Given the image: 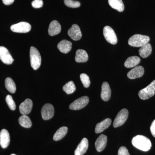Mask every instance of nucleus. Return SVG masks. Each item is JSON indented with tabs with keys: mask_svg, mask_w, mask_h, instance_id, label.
I'll list each match as a JSON object with an SVG mask.
<instances>
[{
	"mask_svg": "<svg viewBox=\"0 0 155 155\" xmlns=\"http://www.w3.org/2000/svg\"><path fill=\"white\" fill-rule=\"evenodd\" d=\"M131 142L135 147L143 151H148L152 147L151 142L149 139L144 136H136L132 139Z\"/></svg>",
	"mask_w": 155,
	"mask_h": 155,
	"instance_id": "obj_1",
	"label": "nucleus"
},
{
	"mask_svg": "<svg viewBox=\"0 0 155 155\" xmlns=\"http://www.w3.org/2000/svg\"><path fill=\"white\" fill-rule=\"evenodd\" d=\"M149 37L142 35L136 34L130 38L128 43L129 45L134 47H141L143 45L149 43Z\"/></svg>",
	"mask_w": 155,
	"mask_h": 155,
	"instance_id": "obj_2",
	"label": "nucleus"
},
{
	"mask_svg": "<svg viewBox=\"0 0 155 155\" xmlns=\"http://www.w3.org/2000/svg\"><path fill=\"white\" fill-rule=\"evenodd\" d=\"M30 57L31 67L34 70H37L41 65V58L38 50L35 47L30 48Z\"/></svg>",
	"mask_w": 155,
	"mask_h": 155,
	"instance_id": "obj_3",
	"label": "nucleus"
},
{
	"mask_svg": "<svg viewBox=\"0 0 155 155\" xmlns=\"http://www.w3.org/2000/svg\"><path fill=\"white\" fill-rule=\"evenodd\" d=\"M155 94V80L153 81L147 87L142 89L139 92L138 95L142 100L148 99Z\"/></svg>",
	"mask_w": 155,
	"mask_h": 155,
	"instance_id": "obj_4",
	"label": "nucleus"
},
{
	"mask_svg": "<svg viewBox=\"0 0 155 155\" xmlns=\"http://www.w3.org/2000/svg\"><path fill=\"white\" fill-rule=\"evenodd\" d=\"M128 111L127 109H123L118 113L113 124L114 127H119L123 125L128 118Z\"/></svg>",
	"mask_w": 155,
	"mask_h": 155,
	"instance_id": "obj_5",
	"label": "nucleus"
},
{
	"mask_svg": "<svg viewBox=\"0 0 155 155\" xmlns=\"http://www.w3.org/2000/svg\"><path fill=\"white\" fill-rule=\"evenodd\" d=\"M103 33L105 38L108 42L112 45H116L117 43V37L114 29L109 26L104 27Z\"/></svg>",
	"mask_w": 155,
	"mask_h": 155,
	"instance_id": "obj_6",
	"label": "nucleus"
},
{
	"mask_svg": "<svg viewBox=\"0 0 155 155\" xmlns=\"http://www.w3.org/2000/svg\"><path fill=\"white\" fill-rule=\"evenodd\" d=\"M89 101V99L87 96H83L77 99L69 106V109L72 110H79L84 108L87 105Z\"/></svg>",
	"mask_w": 155,
	"mask_h": 155,
	"instance_id": "obj_7",
	"label": "nucleus"
},
{
	"mask_svg": "<svg viewBox=\"0 0 155 155\" xmlns=\"http://www.w3.org/2000/svg\"><path fill=\"white\" fill-rule=\"evenodd\" d=\"M11 31L17 33H27L31 29V25L27 22H21L11 25Z\"/></svg>",
	"mask_w": 155,
	"mask_h": 155,
	"instance_id": "obj_8",
	"label": "nucleus"
},
{
	"mask_svg": "<svg viewBox=\"0 0 155 155\" xmlns=\"http://www.w3.org/2000/svg\"><path fill=\"white\" fill-rule=\"evenodd\" d=\"M41 114L42 119L47 120L51 119L54 114V109L52 105L46 104L42 108Z\"/></svg>",
	"mask_w": 155,
	"mask_h": 155,
	"instance_id": "obj_9",
	"label": "nucleus"
},
{
	"mask_svg": "<svg viewBox=\"0 0 155 155\" xmlns=\"http://www.w3.org/2000/svg\"><path fill=\"white\" fill-rule=\"evenodd\" d=\"M0 60L7 65L12 64L14 61L8 50L3 46H0Z\"/></svg>",
	"mask_w": 155,
	"mask_h": 155,
	"instance_id": "obj_10",
	"label": "nucleus"
},
{
	"mask_svg": "<svg viewBox=\"0 0 155 155\" xmlns=\"http://www.w3.org/2000/svg\"><path fill=\"white\" fill-rule=\"evenodd\" d=\"M33 103L30 99H26L20 104L19 107V111L22 115H27L29 114L32 110Z\"/></svg>",
	"mask_w": 155,
	"mask_h": 155,
	"instance_id": "obj_11",
	"label": "nucleus"
},
{
	"mask_svg": "<svg viewBox=\"0 0 155 155\" xmlns=\"http://www.w3.org/2000/svg\"><path fill=\"white\" fill-rule=\"evenodd\" d=\"M69 36L74 41L79 40L82 37V34L79 26L77 24H73L68 31Z\"/></svg>",
	"mask_w": 155,
	"mask_h": 155,
	"instance_id": "obj_12",
	"label": "nucleus"
},
{
	"mask_svg": "<svg viewBox=\"0 0 155 155\" xmlns=\"http://www.w3.org/2000/svg\"><path fill=\"white\" fill-rule=\"evenodd\" d=\"M144 73V69L143 67L137 66L127 73V76L130 79H135L142 77Z\"/></svg>",
	"mask_w": 155,
	"mask_h": 155,
	"instance_id": "obj_13",
	"label": "nucleus"
},
{
	"mask_svg": "<svg viewBox=\"0 0 155 155\" xmlns=\"http://www.w3.org/2000/svg\"><path fill=\"white\" fill-rule=\"evenodd\" d=\"M10 142V136L8 131L3 129L0 132V145L2 148H6Z\"/></svg>",
	"mask_w": 155,
	"mask_h": 155,
	"instance_id": "obj_14",
	"label": "nucleus"
},
{
	"mask_svg": "<svg viewBox=\"0 0 155 155\" xmlns=\"http://www.w3.org/2000/svg\"><path fill=\"white\" fill-rule=\"evenodd\" d=\"M111 90L110 85L107 82H103L102 85L101 97L104 101H108L110 98Z\"/></svg>",
	"mask_w": 155,
	"mask_h": 155,
	"instance_id": "obj_15",
	"label": "nucleus"
},
{
	"mask_svg": "<svg viewBox=\"0 0 155 155\" xmlns=\"http://www.w3.org/2000/svg\"><path fill=\"white\" fill-rule=\"evenodd\" d=\"M88 147V140L84 138L78 145L75 151V155H83L86 152Z\"/></svg>",
	"mask_w": 155,
	"mask_h": 155,
	"instance_id": "obj_16",
	"label": "nucleus"
},
{
	"mask_svg": "<svg viewBox=\"0 0 155 155\" xmlns=\"http://www.w3.org/2000/svg\"><path fill=\"white\" fill-rule=\"evenodd\" d=\"M107 141V137L104 134H101L95 142V147L97 151L100 152L105 148Z\"/></svg>",
	"mask_w": 155,
	"mask_h": 155,
	"instance_id": "obj_17",
	"label": "nucleus"
},
{
	"mask_svg": "<svg viewBox=\"0 0 155 155\" xmlns=\"http://www.w3.org/2000/svg\"><path fill=\"white\" fill-rule=\"evenodd\" d=\"M61 25L57 20H53L50 24L48 28V33L51 36L57 35L61 32Z\"/></svg>",
	"mask_w": 155,
	"mask_h": 155,
	"instance_id": "obj_18",
	"label": "nucleus"
},
{
	"mask_svg": "<svg viewBox=\"0 0 155 155\" xmlns=\"http://www.w3.org/2000/svg\"><path fill=\"white\" fill-rule=\"evenodd\" d=\"M72 47V43L67 40H63L58 43V48L61 52L64 54L69 53Z\"/></svg>",
	"mask_w": 155,
	"mask_h": 155,
	"instance_id": "obj_19",
	"label": "nucleus"
},
{
	"mask_svg": "<svg viewBox=\"0 0 155 155\" xmlns=\"http://www.w3.org/2000/svg\"><path fill=\"white\" fill-rule=\"evenodd\" d=\"M111 122H112L111 119L107 118L103 120L102 122L97 123L96 126L95 132L97 134L101 133L110 125Z\"/></svg>",
	"mask_w": 155,
	"mask_h": 155,
	"instance_id": "obj_20",
	"label": "nucleus"
},
{
	"mask_svg": "<svg viewBox=\"0 0 155 155\" xmlns=\"http://www.w3.org/2000/svg\"><path fill=\"white\" fill-rule=\"evenodd\" d=\"M152 48L149 43L143 45L139 50V53L141 58H146L148 57L151 54Z\"/></svg>",
	"mask_w": 155,
	"mask_h": 155,
	"instance_id": "obj_21",
	"label": "nucleus"
},
{
	"mask_svg": "<svg viewBox=\"0 0 155 155\" xmlns=\"http://www.w3.org/2000/svg\"><path fill=\"white\" fill-rule=\"evenodd\" d=\"M88 56L84 50H78L75 54V61L77 63H84L87 61Z\"/></svg>",
	"mask_w": 155,
	"mask_h": 155,
	"instance_id": "obj_22",
	"label": "nucleus"
},
{
	"mask_svg": "<svg viewBox=\"0 0 155 155\" xmlns=\"http://www.w3.org/2000/svg\"><path fill=\"white\" fill-rule=\"evenodd\" d=\"M108 3L111 8L119 12L124 11L125 6L122 0H108Z\"/></svg>",
	"mask_w": 155,
	"mask_h": 155,
	"instance_id": "obj_23",
	"label": "nucleus"
},
{
	"mask_svg": "<svg viewBox=\"0 0 155 155\" xmlns=\"http://www.w3.org/2000/svg\"><path fill=\"white\" fill-rule=\"evenodd\" d=\"M140 62V58L137 56H132L127 58L125 61L124 65L126 68H132L135 67Z\"/></svg>",
	"mask_w": 155,
	"mask_h": 155,
	"instance_id": "obj_24",
	"label": "nucleus"
},
{
	"mask_svg": "<svg viewBox=\"0 0 155 155\" xmlns=\"http://www.w3.org/2000/svg\"><path fill=\"white\" fill-rule=\"evenodd\" d=\"M67 132H68V128L67 127H60L54 134L53 139L55 141L61 140L66 136Z\"/></svg>",
	"mask_w": 155,
	"mask_h": 155,
	"instance_id": "obj_25",
	"label": "nucleus"
},
{
	"mask_svg": "<svg viewBox=\"0 0 155 155\" xmlns=\"http://www.w3.org/2000/svg\"><path fill=\"white\" fill-rule=\"evenodd\" d=\"M19 122L20 125L25 128H30L32 125L31 120L27 115H22L19 118Z\"/></svg>",
	"mask_w": 155,
	"mask_h": 155,
	"instance_id": "obj_26",
	"label": "nucleus"
},
{
	"mask_svg": "<svg viewBox=\"0 0 155 155\" xmlns=\"http://www.w3.org/2000/svg\"><path fill=\"white\" fill-rule=\"evenodd\" d=\"M6 88L11 93H15L16 91V86L14 80L10 77L7 78L5 81Z\"/></svg>",
	"mask_w": 155,
	"mask_h": 155,
	"instance_id": "obj_27",
	"label": "nucleus"
},
{
	"mask_svg": "<svg viewBox=\"0 0 155 155\" xmlns=\"http://www.w3.org/2000/svg\"><path fill=\"white\" fill-rule=\"evenodd\" d=\"M63 89L67 94H69L73 93L75 91L76 87L74 82L72 81H70L67 82L63 86Z\"/></svg>",
	"mask_w": 155,
	"mask_h": 155,
	"instance_id": "obj_28",
	"label": "nucleus"
},
{
	"mask_svg": "<svg viewBox=\"0 0 155 155\" xmlns=\"http://www.w3.org/2000/svg\"><path fill=\"white\" fill-rule=\"evenodd\" d=\"M80 79L84 87L87 88L89 87L91 81L88 75L85 73H82L80 75Z\"/></svg>",
	"mask_w": 155,
	"mask_h": 155,
	"instance_id": "obj_29",
	"label": "nucleus"
},
{
	"mask_svg": "<svg viewBox=\"0 0 155 155\" xmlns=\"http://www.w3.org/2000/svg\"><path fill=\"white\" fill-rule=\"evenodd\" d=\"M6 101L11 110H14L16 109V104L11 95H8L6 97Z\"/></svg>",
	"mask_w": 155,
	"mask_h": 155,
	"instance_id": "obj_30",
	"label": "nucleus"
},
{
	"mask_svg": "<svg viewBox=\"0 0 155 155\" xmlns=\"http://www.w3.org/2000/svg\"><path fill=\"white\" fill-rule=\"evenodd\" d=\"M65 5L70 8H78L80 6V3L78 1L73 0H64Z\"/></svg>",
	"mask_w": 155,
	"mask_h": 155,
	"instance_id": "obj_31",
	"label": "nucleus"
},
{
	"mask_svg": "<svg viewBox=\"0 0 155 155\" xmlns=\"http://www.w3.org/2000/svg\"><path fill=\"white\" fill-rule=\"evenodd\" d=\"M31 5L34 8H39L42 7L43 2L42 0H34L31 3Z\"/></svg>",
	"mask_w": 155,
	"mask_h": 155,
	"instance_id": "obj_32",
	"label": "nucleus"
},
{
	"mask_svg": "<svg viewBox=\"0 0 155 155\" xmlns=\"http://www.w3.org/2000/svg\"><path fill=\"white\" fill-rule=\"evenodd\" d=\"M118 155H130V154L126 147H121L118 151Z\"/></svg>",
	"mask_w": 155,
	"mask_h": 155,
	"instance_id": "obj_33",
	"label": "nucleus"
},
{
	"mask_svg": "<svg viewBox=\"0 0 155 155\" xmlns=\"http://www.w3.org/2000/svg\"><path fill=\"white\" fill-rule=\"evenodd\" d=\"M150 129L151 133L152 134L154 137H155V119L152 123Z\"/></svg>",
	"mask_w": 155,
	"mask_h": 155,
	"instance_id": "obj_34",
	"label": "nucleus"
},
{
	"mask_svg": "<svg viewBox=\"0 0 155 155\" xmlns=\"http://www.w3.org/2000/svg\"><path fill=\"white\" fill-rule=\"evenodd\" d=\"M14 0H2L3 3L7 5H9L14 3Z\"/></svg>",
	"mask_w": 155,
	"mask_h": 155,
	"instance_id": "obj_35",
	"label": "nucleus"
},
{
	"mask_svg": "<svg viewBox=\"0 0 155 155\" xmlns=\"http://www.w3.org/2000/svg\"><path fill=\"white\" fill-rule=\"evenodd\" d=\"M11 155H16L14 154H11Z\"/></svg>",
	"mask_w": 155,
	"mask_h": 155,
	"instance_id": "obj_36",
	"label": "nucleus"
}]
</instances>
